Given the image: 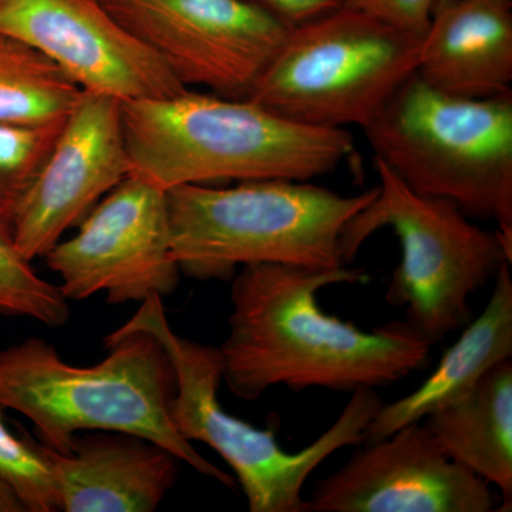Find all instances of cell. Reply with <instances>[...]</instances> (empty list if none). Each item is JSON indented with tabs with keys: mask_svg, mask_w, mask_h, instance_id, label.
Segmentation results:
<instances>
[{
	"mask_svg": "<svg viewBox=\"0 0 512 512\" xmlns=\"http://www.w3.org/2000/svg\"><path fill=\"white\" fill-rule=\"evenodd\" d=\"M367 281L363 269L349 266H242L232 276L229 332L218 348L229 392L247 402L275 386L353 393L390 386L429 365L433 343L406 320L366 332L320 309L323 288Z\"/></svg>",
	"mask_w": 512,
	"mask_h": 512,
	"instance_id": "6da1fadb",
	"label": "cell"
},
{
	"mask_svg": "<svg viewBox=\"0 0 512 512\" xmlns=\"http://www.w3.org/2000/svg\"><path fill=\"white\" fill-rule=\"evenodd\" d=\"M104 346L109 355L94 366L70 365L39 338L0 349V407L32 421L40 443L56 453L69 451L83 431L133 434L235 490V477L175 430V372L160 342L144 330L117 329Z\"/></svg>",
	"mask_w": 512,
	"mask_h": 512,
	"instance_id": "7a4b0ae2",
	"label": "cell"
},
{
	"mask_svg": "<svg viewBox=\"0 0 512 512\" xmlns=\"http://www.w3.org/2000/svg\"><path fill=\"white\" fill-rule=\"evenodd\" d=\"M131 173L168 191L180 185L312 181L355 153L345 128L292 123L254 101L191 92L121 101Z\"/></svg>",
	"mask_w": 512,
	"mask_h": 512,
	"instance_id": "3957f363",
	"label": "cell"
},
{
	"mask_svg": "<svg viewBox=\"0 0 512 512\" xmlns=\"http://www.w3.org/2000/svg\"><path fill=\"white\" fill-rule=\"evenodd\" d=\"M377 187L340 195L311 181L180 185L167 191L171 245L181 274L228 281L238 266L338 269L340 235Z\"/></svg>",
	"mask_w": 512,
	"mask_h": 512,
	"instance_id": "277c9868",
	"label": "cell"
},
{
	"mask_svg": "<svg viewBox=\"0 0 512 512\" xmlns=\"http://www.w3.org/2000/svg\"><path fill=\"white\" fill-rule=\"evenodd\" d=\"M362 128L375 160L410 190L494 221L512 249V90L463 99L414 72Z\"/></svg>",
	"mask_w": 512,
	"mask_h": 512,
	"instance_id": "5b68a950",
	"label": "cell"
},
{
	"mask_svg": "<svg viewBox=\"0 0 512 512\" xmlns=\"http://www.w3.org/2000/svg\"><path fill=\"white\" fill-rule=\"evenodd\" d=\"M121 330H144L160 342L175 372L170 416L185 440L211 447L231 468L251 512H306L303 488L329 457L363 444L365 431L383 400L375 389H357L338 420L299 451H286L275 430H262L228 412L218 399L220 349L178 335L163 305L150 296Z\"/></svg>",
	"mask_w": 512,
	"mask_h": 512,
	"instance_id": "8992f818",
	"label": "cell"
},
{
	"mask_svg": "<svg viewBox=\"0 0 512 512\" xmlns=\"http://www.w3.org/2000/svg\"><path fill=\"white\" fill-rule=\"evenodd\" d=\"M375 163L376 197L346 224L340 256L352 264L370 235L392 229L402 259L384 298L406 308L404 320L434 345L473 319L471 296L511 264L512 249L497 229L481 228L453 202L417 194L382 161Z\"/></svg>",
	"mask_w": 512,
	"mask_h": 512,
	"instance_id": "52a82bcc",
	"label": "cell"
},
{
	"mask_svg": "<svg viewBox=\"0 0 512 512\" xmlns=\"http://www.w3.org/2000/svg\"><path fill=\"white\" fill-rule=\"evenodd\" d=\"M421 39L340 8L291 28L248 100L303 126L365 127L416 72Z\"/></svg>",
	"mask_w": 512,
	"mask_h": 512,
	"instance_id": "ba28073f",
	"label": "cell"
},
{
	"mask_svg": "<svg viewBox=\"0 0 512 512\" xmlns=\"http://www.w3.org/2000/svg\"><path fill=\"white\" fill-rule=\"evenodd\" d=\"M77 227L45 255L67 301L106 293L111 305H123L177 291L167 191L130 174Z\"/></svg>",
	"mask_w": 512,
	"mask_h": 512,
	"instance_id": "9c48e42d",
	"label": "cell"
},
{
	"mask_svg": "<svg viewBox=\"0 0 512 512\" xmlns=\"http://www.w3.org/2000/svg\"><path fill=\"white\" fill-rule=\"evenodd\" d=\"M184 87L248 99L288 26L245 0H100Z\"/></svg>",
	"mask_w": 512,
	"mask_h": 512,
	"instance_id": "30bf717a",
	"label": "cell"
},
{
	"mask_svg": "<svg viewBox=\"0 0 512 512\" xmlns=\"http://www.w3.org/2000/svg\"><path fill=\"white\" fill-rule=\"evenodd\" d=\"M306 498V512H491L500 495L448 456L427 424L365 443Z\"/></svg>",
	"mask_w": 512,
	"mask_h": 512,
	"instance_id": "8fae6325",
	"label": "cell"
},
{
	"mask_svg": "<svg viewBox=\"0 0 512 512\" xmlns=\"http://www.w3.org/2000/svg\"><path fill=\"white\" fill-rule=\"evenodd\" d=\"M0 32L52 60L84 92L130 101L187 90L100 0H0Z\"/></svg>",
	"mask_w": 512,
	"mask_h": 512,
	"instance_id": "7c38bea8",
	"label": "cell"
},
{
	"mask_svg": "<svg viewBox=\"0 0 512 512\" xmlns=\"http://www.w3.org/2000/svg\"><path fill=\"white\" fill-rule=\"evenodd\" d=\"M130 173L121 100L82 90L16 218L19 254L45 258Z\"/></svg>",
	"mask_w": 512,
	"mask_h": 512,
	"instance_id": "4fadbf2b",
	"label": "cell"
},
{
	"mask_svg": "<svg viewBox=\"0 0 512 512\" xmlns=\"http://www.w3.org/2000/svg\"><path fill=\"white\" fill-rule=\"evenodd\" d=\"M42 447L55 468L64 512L156 511L180 471L173 453L133 434H79L66 453Z\"/></svg>",
	"mask_w": 512,
	"mask_h": 512,
	"instance_id": "5bb4252c",
	"label": "cell"
},
{
	"mask_svg": "<svg viewBox=\"0 0 512 512\" xmlns=\"http://www.w3.org/2000/svg\"><path fill=\"white\" fill-rule=\"evenodd\" d=\"M416 73L463 99L511 92V0H443L421 39Z\"/></svg>",
	"mask_w": 512,
	"mask_h": 512,
	"instance_id": "9a60e30c",
	"label": "cell"
},
{
	"mask_svg": "<svg viewBox=\"0 0 512 512\" xmlns=\"http://www.w3.org/2000/svg\"><path fill=\"white\" fill-rule=\"evenodd\" d=\"M511 264L501 266L494 291L481 315L464 326L439 366L414 392L377 410L363 444L379 441L407 424L419 423L448 404L463 399L491 367L512 359Z\"/></svg>",
	"mask_w": 512,
	"mask_h": 512,
	"instance_id": "2e32d148",
	"label": "cell"
},
{
	"mask_svg": "<svg viewBox=\"0 0 512 512\" xmlns=\"http://www.w3.org/2000/svg\"><path fill=\"white\" fill-rule=\"evenodd\" d=\"M427 427L444 451L512 507V359L491 367L470 393L430 414Z\"/></svg>",
	"mask_w": 512,
	"mask_h": 512,
	"instance_id": "e0dca14e",
	"label": "cell"
},
{
	"mask_svg": "<svg viewBox=\"0 0 512 512\" xmlns=\"http://www.w3.org/2000/svg\"><path fill=\"white\" fill-rule=\"evenodd\" d=\"M80 94L52 60L0 32V123L39 126L67 119Z\"/></svg>",
	"mask_w": 512,
	"mask_h": 512,
	"instance_id": "ac0fdd59",
	"label": "cell"
},
{
	"mask_svg": "<svg viewBox=\"0 0 512 512\" xmlns=\"http://www.w3.org/2000/svg\"><path fill=\"white\" fill-rule=\"evenodd\" d=\"M64 120L39 126L0 123V232L10 239L20 208L55 146Z\"/></svg>",
	"mask_w": 512,
	"mask_h": 512,
	"instance_id": "d6986e66",
	"label": "cell"
},
{
	"mask_svg": "<svg viewBox=\"0 0 512 512\" xmlns=\"http://www.w3.org/2000/svg\"><path fill=\"white\" fill-rule=\"evenodd\" d=\"M0 315L19 316L60 328L72 316L59 286L50 284L23 258L12 239L0 232Z\"/></svg>",
	"mask_w": 512,
	"mask_h": 512,
	"instance_id": "ffe728a7",
	"label": "cell"
},
{
	"mask_svg": "<svg viewBox=\"0 0 512 512\" xmlns=\"http://www.w3.org/2000/svg\"><path fill=\"white\" fill-rule=\"evenodd\" d=\"M0 407V481L8 485L26 512L60 511V488L55 468L40 441L28 431L13 433Z\"/></svg>",
	"mask_w": 512,
	"mask_h": 512,
	"instance_id": "44dd1931",
	"label": "cell"
},
{
	"mask_svg": "<svg viewBox=\"0 0 512 512\" xmlns=\"http://www.w3.org/2000/svg\"><path fill=\"white\" fill-rule=\"evenodd\" d=\"M440 2L443 0H345L343 8L424 37L430 26L431 15Z\"/></svg>",
	"mask_w": 512,
	"mask_h": 512,
	"instance_id": "7402d4cb",
	"label": "cell"
},
{
	"mask_svg": "<svg viewBox=\"0 0 512 512\" xmlns=\"http://www.w3.org/2000/svg\"><path fill=\"white\" fill-rule=\"evenodd\" d=\"M245 2L264 10L288 28H295L343 8L345 0H245Z\"/></svg>",
	"mask_w": 512,
	"mask_h": 512,
	"instance_id": "603a6c76",
	"label": "cell"
},
{
	"mask_svg": "<svg viewBox=\"0 0 512 512\" xmlns=\"http://www.w3.org/2000/svg\"><path fill=\"white\" fill-rule=\"evenodd\" d=\"M0 512H26L8 485L0 481Z\"/></svg>",
	"mask_w": 512,
	"mask_h": 512,
	"instance_id": "cb8c5ba5",
	"label": "cell"
}]
</instances>
